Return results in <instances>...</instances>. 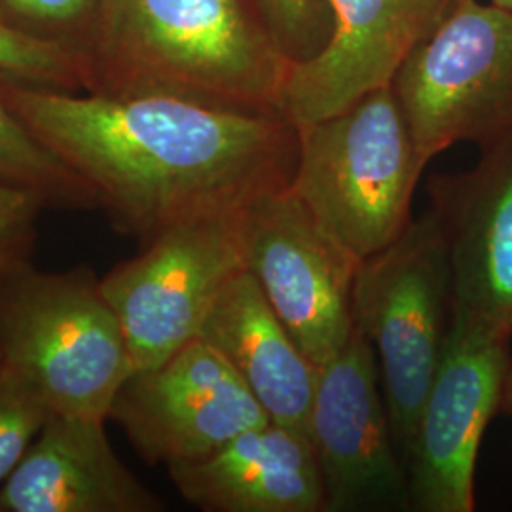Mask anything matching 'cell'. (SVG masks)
Segmentation results:
<instances>
[{
	"label": "cell",
	"mask_w": 512,
	"mask_h": 512,
	"mask_svg": "<svg viewBox=\"0 0 512 512\" xmlns=\"http://www.w3.org/2000/svg\"><path fill=\"white\" fill-rule=\"evenodd\" d=\"M6 103L143 245L188 220L239 213L287 188L298 129L281 112L165 95L38 88L0 74Z\"/></svg>",
	"instance_id": "cell-1"
},
{
	"label": "cell",
	"mask_w": 512,
	"mask_h": 512,
	"mask_svg": "<svg viewBox=\"0 0 512 512\" xmlns=\"http://www.w3.org/2000/svg\"><path fill=\"white\" fill-rule=\"evenodd\" d=\"M76 57L82 92L258 112H281L291 69L245 0H101Z\"/></svg>",
	"instance_id": "cell-2"
},
{
	"label": "cell",
	"mask_w": 512,
	"mask_h": 512,
	"mask_svg": "<svg viewBox=\"0 0 512 512\" xmlns=\"http://www.w3.org/2000/svg\"><path fill=\"white\" fill-rule=\"evenodd\" d=\"M0 365L54 416L109 420L131 363L99 277L31 266L10 275L0 289Z\"/></svg>",
	"instance_id": "cell-3"
},
{
	"label": "cell",
	"mask_w": 512,
	"mask_h": 512,
	"mask_svg": "<svg viewBox=\"0 0 512 512\" xmlns=\"http://www.w3.org/2000/svg\"><path fill=\"white\" fill-rule=\"evenodd\" d=\"M296 129L289 188L355 258L384 251L410 224L427 167L393 86Z\"/></svg>",
	"instance_id": "cell-4"
},
{
	"label": "cell",
	"mask_w": 512,
	"mask_h": 512,
	"mask_svg": "<svg viewBox=\"0 0 512 512\" xmlns=\"http://www.w3.org/2000/svg\"><path fill=\"white\" fill-rule=\"evenodd\" d=\"M454 317L452 266L429 209L384 251L361 260L353 323L372 344L393 437L404 463Z\"/></svg>",
	"instance_id": "cell-5"
},
{
	"label": "cell",
	"mask_w": 512,
	"mask_h": 512,
	"mask_svg": "<svg viewBox=\"0 0 512 512\" xmlns=\"http://www.w3.org/2000/svg\"><path fill=\"white\" fill-rule=\"evenodd\" d=\"M391 86L427 164L459 143L511 135L512 10L450 0Z\"/></svg>",
	"instance_id": "cell-6"
},
{
	"label": "cell",
	"mask_w": 512,
	"mask_h": 512,
	"mask_svg": "<svg viewBox=\"0 0 512 512\" xmlns=\"http://www.w3.org/2000/svg\"><path fill=\"white\" fill-rule=\"evenodd\" d=\"M243 270L239 211L167 228L99 277L126 336L131 374L196 340L226 285Z\"/></svg>",
	"instance_id": "cell-7"
},
{
	"label": "cell",
	"mask_w": 512,
	"mask_h": 512,
	"mask_svg": "<svg viewBox=\"0 0 512 512\" xmlns=\"http://www.w3.org/2000/svg\"><path fill=\"white\" fill-rule=\"evenodd\" d=\"M511 338L454 313L406 458L410 511H475L476 459L503 406Z\"/></svg>",
	"instance_id": "cell-8"
},
{
	"label": "cell",
	"mask_w": 512,
	"mask_h": 512,
	"mask_svg": "<svg viewBox=\"0 0 512 512\" xmlns=\"http://www.w3.org/2000/svg\"><path fill=\"white\" fill-rule=\"evenodd\" d=\"M247 270L298 346L323 366L348 344L359 258L281 188L241 211Z\"/></svg>",
	"instance_id": "cell-9"
},
{
	"label": "cell",
	"mask_w": 512,
	"mask_h": 512,
	"mask_svg": "<svg viewBox=\"0 0 512 512\" xmlns=\"http://www.w3.org/2000/svg\"><path fill=\"white\" fill-rule=\"evenodd\" d=\"M310 433L325 512L410 511L406 463L393 437L378 361L359 329L319 366Z\"/></svg>",
	"instance_id": "cell-10"
},
{
	"label": "cell",
	"mask_w": 512,
	"mask_h": 512,
	"mask_svg": "<svg viewBox=\"0 0 512 512\" xmlns=\"http://www.w3.org/2000/svg\"><path fill=\"white\" fill-rule=\"evenodd\" d=\"M110 418L150 465L192 463L270 418L238 372L202 338L129 374Z\"/></svg>",
	"instance_id": "cell-11"
},
{
	"label": "cell",
	"mask_w": 512,
	"mask_h": 512,
	"mask_svg": "<svg viewBox=\"0 0 512 512\" xmlns=\"http://www.w3.org/2000/svg\"><path fill=\"white\" fill-rule=\"evenodd\" d=\"M450 0H329L327 44L291 65L279 110L304 126L391 86L406 57L435 27Z\"/></svg>",
	"instance_id": "cell-12"
},
{
	"label": "cell",
	"mask_w": 512,
	"mask_h": 512,
	"mask_svg": "<svg viewBox=\"0 0 512 512\" xmlns=\"http://www.w3.org/2000/svg\"><path fill=\"white\" fill-rule=\"evenodd\" d=\"M448 243L454 313L512 336V133L480 148L475 167L429 179Z\"/></svg>",
	"instance_id": "cell-13"
},
{
	"label": "cell",
	"mask_w": 512,
	"mask_h": 512,
	"mask_svg": "<svg viewBox=\"0 0 512 512\" xmlns=\"http://www.w3.org/2000/svg\"><path fill=\"white\" fill-rule=\"evenodd\" d=\"M164 501L129 471L105 420L52 416L0 488V512H160Z\"/></svg>",
	"instance_id": "cell-14"
},
{
	"label": "cell",
	"mask_w": 512,
	"mask_h": 512,
	"mask_svg": "<svg viewBox=\"0 0 512 512\" xmlns=\"http://www.w3.org/2000/svg\"><path fill=\"white\" fill-rule=\"evenodd\" d=\"M184 501L205 512H325L310 433L268 421L207 458L167 469Z\"/></svg>",
	"instance_id": "cell-15"
},
{
	"label": "cell",
	"mask_w": 512,
	"mask_h": 512,
	"mask_svg": "<svg viewBox=\"0 0 512 512\" xmlns=\"http://www.w3.org/2000/svg\"><path fill=\"white\" fill-rule=\"evenodd\" d=\"M198 338L238 372L270 421L308 431L319 366L298 346L249 270L226 285Z\"/></svg>",
	"instance_id": "cell-16"
},
{
	"label": "cell",
	"mask_w": 512,
	"mask_h": 512,
	"mask_svg": "<svg viewBox=\"0 0 512 512\" xmlns=\"http://www.w3.org/2000/svg\"><path fill=\"white\" fill-rule=\"evenodd\" d=\"M0 184L35 194L44 207L99 209L92 188L42 145L0 92Z\"/></svg>",
	"instance_id": "cell-17"
},
{
	"label": "cell",
	"mask_w": 512,
	"mask_h": 512,
	"mask_svg": "<svg viewBox=\"0 0 512 512\" xmlns=\"http://www.w3.org/2000/svg\"><path fill=\"white\" fill-rule=\"evenodd\" d=\"M101 0H0V25L78 54Z\"/></svg>",
	"instance_id": "cell-18"
},
{
	"label": "cell",
	"mask_w": 512,
	"mask_h": 512,
	"mask_svg": "<svg viewBox=\"0 0 512 512\" xmlns=\"http://www.w3.org/2000/svg\"><path fill=\"white\" fill-rule=\"evenodd\" d=\"M274 40L277 50L296 65L327 44L332 29L329 0H245Z\"/></svg>",
	"instance_id": "cell-19"
},
{
	"label": "cell",
	"mask_w": 512,
	"mask_h": 512,
	"mask_svg": "<svg viewBox=\"0 0 512 512\" xmlns=\"http://www.w3.org/2000/svg\"><path fill=\"white\" fill-rule=\"evenodd\" d=\"M0 74L38 88L82 92L76 54L18 35L4 25H0Z\"/></svg>",
	"instance_id": "cell-20"
},
{
	"label": "cell",
	"mask_w": 512,
	"mask_h": 512,
	"mask_svg": "<svg viewBox=\"0 0 512 512\" xmlns=\"http://www.w3.org/2000/svg\"><path fill=\"white\" fill-rule=\"evenodd\" d=\"M52 416L35 391L0 365V488Z\"/></svg>",
	"instance_id": "cell-21"
},
{
	"label": "cell",
	"mask_w": 512,
	"mask_h": 512,
	"mask_svg": "<svg viewBox=\"0 0 512 512\" xmlns=\"http://www.w3.org/2000/svg\"><path fill=\"white\" fill-rule=\"evenodd\" d=\"M46 209L35 194L0 184V270L16 274L29 266L40 211Z\"/></svg>",
	"instance_id": "cell-22"
},
{
	"label": "cell",
	"mask_w": 512,
	"mask_h": 512,
	"mask_svg": "<svg viewBox=\"0 0 512 512\" xmlns=\"http://www.w3.org/2000/svg\"><path fill=\"white\" fill-rule=\"evenodd\" d=\"M501 410H505L512 418V368L507 378V385H505V395H503V406Z\"/></svg>",
	"instance_id": "cell-23"
},
{
	"label": "cell",
	"mask_w": 512,
	"mask_h": 512,
	"mask_svg": "<svg viewBox=\"0 0 512 512\" xmlns=\"http://www.w3.org/2000/svg\"><path fill=\"white\" fill-rule=\"evenodd\" d=\"M490 2H494V4L501 6V8H509V10H512V0H490Z\"/></svg>",
	"instance_id": "cell-24"
},
{
	"label": "cell",
	"mask_w": 512,
	"mask_h": 512,
	"mask_svg": "<svg viewBox=\"0 0 512 512\" xmlns=\"http://www.w3.org/2000/svg\"><path fill=\"white\" fill-rule=\"evenodd\" d=\"M10 275L12 274H6V272H2V270H0V289H2V285L6 283V279H8Z\"/></svg>",
	"instance_id": "cell-25"
}]
</instances>
